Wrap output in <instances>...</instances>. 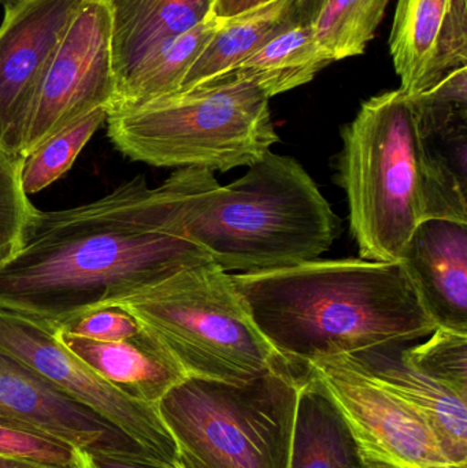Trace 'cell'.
<instances>
[{
  "label": "cell",
  "mask_w": 467,
  "mask_h": 468,
  "mask_svg": "<svg viewBox=\"0 0 467 468\" xmlns=\"http://www.w3.org/2000/svg\"><path fill=\"white\" fill-rule=\"evenodd\" d=\"M22 162L0 147V263L16 252L36 211L22 186Z\"/></svg>",
  "instance_id": "26"
},
{
  "label": "cell",
  "mask_w": 467,
  "mask_h": 468,
  "mask_svg": "<svg viewBox=\"0 0 467 468\" xmlns=\"http://www.w3.org/2000/svg\"><path fill=\"white\" fill-rule=\"evenodd\" d=\"M332 62L334 59L318 43L313 24H298L271 38L240 65L208 81L251 82L271 99L312 81Z\"/></svg>",
  "instance_id": "21"
},
{
  "label": "cell",
  "mask_w": 467,
  "mask_h": 468,
  "mask_svg": "<svg viewBox=\"0 0 467 468\" xmlns=\"http://www.w3.org/2000/svg\"><path fill=\"white\" fill-rule=\"evenodd\" d=\"M389 49L408 96L467 68V0H398Z\"/></svg>",
  "instance_id": "14"
},
{
  "label": "cell",
  "mask_w": 467,
  "mask_h": 468,
  "mask_svg": "<svg viewBox=\"0 0 467 468\" xmlns=\"http://www.w3.org/2000/svg\"><path fill=\"white\" fill-rule=\"evenodd\" d=\"M290 468H369L342 412L309 368L296 407Z\"/></svg>",
  "instance_id": "19"
},
{
  "label": "cell",
  "mask_w": 467,
  "mask_h": 468,
  "mask_svg": "<svg viewBox=\"0 0 467 468\" xmlns=\"http://www.w3.org/2000/svg\"><path fill=\"white\" fill-rule=\"evenodd\" d=\"M0 456L52 468H77L76 448L0 422Z\"/></svg>",
  "instance_id": "27"
},
{
  "label": "cell",
  "mask_w": 467,
  "mask_h": 468,
  "mask_svg": "<svg viewBox=\"0 0 467 468\" xmlns=\"http://www.w3.org/2000/svg\"><path fill=\"white\" fill-rule=\"evenodd\" d=\"M59 329L79 337L112 343L133 337L143 327L125 308L106 307L84 314Z\"/></svg>",
  "instance_id": "28"
},
{
  "label": "cell",
  "mask_w": 467,
  "mask_h": 468,
  "mask_svg": "<svg viewBox=\"0 0 467 468\" xmlns=\"http://www.w3.org/2000/svg\"><path fill=\"white\" fill-rule=\"evenodd\" d=\"M399 261L436 327L467 335V224L427 219Z\"/></svg>",
  "instance_id": "15"
},
{
  "label": "cell",
  "mask_w": 467,
  "mask_h": 468,
  "mask_svg": "<svg viewBox=\"0 0 467 468\" xmlns=\"http://www.w3.org/2000/svg\"><path fill=\"white\" fill-rule=\"evenodd\" d=\"M410 98L427 164L430 219L467 224V68Z\"/></svg>",
  "instance_id": "13"
},
{
  "label": "cell",
  "mask_w": 467,
  "mask_h": 468,
  "mask_svg": "<svg viewBox=\"0 0 467 468\" xmlns=\"http://www.w3.org/2000/svg\"><path fill=\"white\" fill-rule=\"evenodd\" d=\"M306 374L287 362L243 384L184 379L156 404L180 468H290Z\"/></svg>",
  "instance_id": "6"
},
{
  "label": "cell",
  "mask_w": 467,
  "mask_h": 468,
  "mask_svg": "<svg viewBox=\"0 0 467 468\" xmlns=\"http://www.w3.org/2000/svg\"><path fill=\"white\" fill-rule=\"evenodd\" d=\"M225 18L211 13L205 21L175 38L137 74L111 109L134 107L178 92L195 60L218 32Z\"/></svg>",
  "instance_id": "22"
},
{
  "label": "cell",
  "mask_w": 467,
  "mask_h": 468,
  "mask_svg": "<svg viewBox=\"0 0 467 468\" xmlns=\"http://www.w3.org/2000/svg\"><path fill=\"white\" fill-rule=\"evenodd\" d=\"M271 99L251 82L214 80L134 107L109 110L107 136L134 162L229 172L279 143Z\"/></svg>",
  "instance_id": "5"
},
{
  "label": "cell",
  "mask_w": 467,
  "mask_h": 468,
  "mask_svg": "<svg viewBox=\"0 0 467 468\" xmlns=\"http://www.w3.org/2000/svg\"><path fill=\"white\" fill-rule=\"evenodd\" d=\"M117 96L110 19L103 0H82L55 49L33 101L21 158Z\"/></svg>",
  "instance_id": "10"
},
{
  "label": "cell",
  "mask_w": 467,
  "mask_h": 468,
  "mask_svg": "<svg viewBox=\"0 0 467 468\" xmlns=\"http://www.w3.org/2000/svg\"><path fill=\"white\" fill-rule=\"evenodd\" d=\"M326 0H296L295 24H314Z\"/></svg>",
  "instance_id": "31"
},
{
  "label": "cell",
  "mask_w": 467,
  "mask_h": 468,
  "mask_svg": "<svg viewBox=\"0 0 467 468\" xmlns=\"http://www.w3.org/2000/svg\"><path fill=\"white\" fill-rule=\"evenodd\" d=\"M389 0H326L315 19L318 43L336 60L364 54Z\"/></svg>",
  "instance_id": "23"
},
{
  "label": "cell",
  "mask_w": 467,
  "mask_h": 468,
  "mask_svg": "<svg viewBox=\"0 0 467 468\" xmlns=\"http://www.w3.org/2000/svg\"><path fill=\"white\" fill-rule=\"evenodd\" d=\"M307 368L342 412L369 468H467L450 459L419 411L345 357H324Z\"/></svg>",
  "instance_id": "9"
},
{
  "label": "cell",
  "mask_w": 467,
  "mask_h": 468,
  "mask_svg": "<svg viewBox=\"0 0 467 468\" xmlns=\"http://www.w3.org/2000/svg\"><path fill=\"white\" fill-rule=\"evenodd\" d=\"M0 2H3V0H0Z\"/></svg>",
  "instance_id": "33"
},
{
  "label": "cell",
  "mask_w": 467,
  "mask_h": 468,
  "mask_svg": "<svg viewBox=\"0 0 467 468\" xmlns=\"http://www.w3.org/2000/svg\"><path fill=\"white\" fill-rule=\"evenodd\" d=\"M210 261L169 229L158 188L137 176L85 205L36 208L18 250L0 263V310L58 330Z\"/></svg>",
  "instance_id": "1"
},
{
  "label": "cell",
  "mask_w": 467,
  "mask_h": 468,
  "mask_svg": "<svg viewBox=\"0 0 467 468\" xmlns=\"http://www.w3.org/2000/svg\"><path fill=\"white\" fill-rule=\"evenodd\" d=\"M266 2L271 0H216L213 13L221 18H228Z\"/></svg>",
  "instance_id": "30"
},
{
  "label": "cell",
  "mask_w": 467,
  "mask_h": 468,
  "mask_svg": "<svg viewBox=\"0 0 467 468\" xmlns=\"http://www.w3.org/2000/svg\"><path fill=\"white\" fill-rule=\"evenodd\" d=\"M405 346L388 344L340 356L419 411L450 459L467 467V400L411 366L402 355Z\"/></svg>",
  "instance_id": "17"
},
{
  "label": "cell",
  "mask_w": 467,
  "mask_h": 468,
  "mask_svg": "<svg viewBox=\"0 0 467 468\" xmlns=\"http://www.w3.org/2000/svg\"><path fill=\"white\" fill-rule=\"evenodd\" d=\"M109 110L99 109L71 123L27 154L22 162L25 194H38L70 170L82 148L106 122Z\"/></svg>",
  "instance_id": "24"
},
{
  "label": "cell",
  "mask_w": 467,
  "mask_h": 468,
  "mask_svg": "<svg viewBox=\"0 0 467 468\" xmlns=\"http://www.w3.org/2000/svg\"><path fill=\"white\" fill-rule=\"evenodd\" d=\"M77 468H169L150 463L142 459L122 458V456L99 455L77 450Z\"/></svg>",
  "instance_id": "29"
},
{
  "label": "cell",
  "mask_w": 467,
  "mask_h": 468,
  "mask_svg": "<svg viewBox=\"0 0 467 468\" xmlns=\"http://www.w3.org/2000/svg\"><path fill=\"white\" fill-rule=\"evenodd\" d=\"M232 280L258 329L293 365L413 343L438 329L400 261L314 259Z\"/></svg>",
  "instance_id": "2"
},
{
  "label": "cell",
  "mask_w": 467,
  "mask_h": 468,
  "mask_svg": "<svg viewBox=\"0 0 467 468\" xmlns=\"http://www.w3.org/2000/svg\"><path fill=\"white\" fill-rule=\"evenodd\" d=\"M411 366L467 400V335L438 329L428 340L402 348Z\"/></svg>",
  "instance_id": "25"
},
{
  "label": "cell",
  "mask_w": 467,
  "mask_h": 468,
  "mask_svg": "<svg viewBox=\"0 0 467 468\" xmlns=\"http://www.w3.org/2000/svg\"><path fill=\"white\" fill-rule=\"evenodd\" d=\"M82 0H11L0 25V147L21 156L44 71Z\"/></svg>",
  "instance_id": "11"
},
{
  "label": "cell",
  "mask_w": 467,
  "mask_h": 468,
  "mask_svg": "<svg viewBox=\"0 0 467 468\" xmlns=\"http://www.w3.org/2000/svg\"><path fill=\"white\" fill-rule=\"evenodd\" d=\"M0 352L120 429L156 464L180 468L172 434L153 404L133 400L107 384L57 337V330L0 310Z\"/></svg>",
  "instance_id": "8"
},
{
  "label": "cell",
  "mask_w": 467,
  "mask_h": 468,
  "mask_svg": "<svg viewBox=\"0 0 467 468\" xmlns=\"http://www.w3.org/2000/svg\"><path fill=\"white\" fill-rule=\"evenodd\" d=\"M103 3L110 19L117 101L154 57L213 13L216 0H103Z\"/></svg>",
  "instance_id": "16"
},
{
  "label": "cell",
  "mask_w": 467,
  "mask_h": 468,
  "mask_svg": "<svg viewBox=\"0 0 467 468\" xmlns=\"http://www.w3.org/2000/svg\"><path fill=\"white\" fill-rule=\"evenodd\" d=\"M0 422L99 455L156 464L136 442L84 404L0 352ZM159 466V464H158Z\"/></svg>",
  "instance_id": "12"
},
{
  "label": "cell",
  "mask_w": 467,
  "mask_h": 468,
  "mask_svg": "<svg viewBox=\"0 0 467 468\" xmlns=\"http://www.w3.org/2000/svg\"><path fill=\"white\" fill-rule=\"evenodd\" d=\"M0 468H52L30 463V462L16 461V459L3 458L0 456Z\"/></svg>",
  "instance_id": "32"
},
{
  "label": "cell",
  "mask_w": 467,
  "mask_h": 468,
  "mask_svg": "<svg viewBox=\"0 0 467 468\" xmlns=\"http://www.w3.org/2000/svg\"><path fill=\"white\" fill-rule=\"evenodd\" d=\"M337 181L361 258L399 261L414 230L430 219L427 164L410 96L388 90L362 103L343 131Z\"/></svg>",
  "instance_id": "4"
},
{
  "label": "cell",
  "mask_w": 467,
  "mask_h": 468,
  "mask_svg": "<svg viewBox=\"0 0 467 468\" xmlns=\"http://www.w3.org/2000/svg\"><path fill=\"white\" fill-rule=\"evenodd\" d=\"M159 194L169 229L229 272L314 261L337 236L339 219L296 159L268 153L229 186L200 167L175 170Z\"/></svg>",
  "instance_id": "3"
},
{
  "label": "cell",
  "mask_w": 467,
  "mask_h": 468,
  "mask_svg": "<svg viewBox=\"0 0 467 468\" xmlns=\"http://www.w3.org/2000/svg\"><path fill=\"white\" fill-rule=\"evenodd\" d=\"M296 0H271L225 18L195 60L178 92L194 90L240 65L266 43L295 24Z\"/></svg>",
  "instance_id": "20"
},
{
  "label": "cell",
  "mask_w": 467,
  "mask_h": 468,
  "mask_svg": "<svg viewBox=\"0 0 467 468\" xmlns=\"http://www.w3.org/2000/svg\"><path fill=\"white\" fill-rule=\"evenodd\" d=\"M186 377L243 384L284 365L233 283L216 263L178 272L123 303Z\"/></svg>",
  "instance_id": "7"
},
{
  "label": "cell",
  "mask_w": 467,
  "mask_h": 468,
  "mask_svg": "<svg viewBox=\"0 0 467 468\" xmlns=\"http://www.w3.org/2000/svg\"><path fill=\"white\" fill-rule=\"evenodd\" d=\"M57 337L107 384L133 400L156 406L188 378L175 357L145 329L112 343L79 337L60 329Z\"/></svg>",
  "instance_id": "18"
}]
</instances>
